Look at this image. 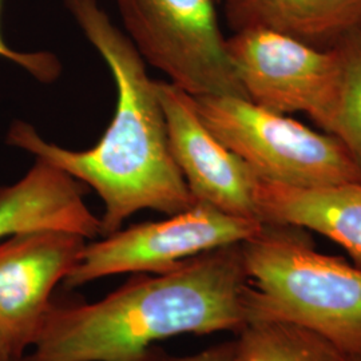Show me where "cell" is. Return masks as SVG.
Listing matches in <instances>:
<instances>
[{
	"label": "cell",
	"mask_w": 361,
	"mask_h": 361,
	"mask_svg": "<svg viewBox=\"0 0 361 361\" xmlns=\"http://www.w3.org/2000/svg\"><path fill=\"white\" fill-rule=\"evenodd\" d=\"M1 4V0H0ZM0 56L20 66L40 82H52L61 74V63L50 52H19L8 47L0 34Z\"/></svg>",
	"instance_id": "9a60e30c"
},
{
	"label": "cell",
	"mask_w": 361,
	"mask_h": 361,
	"mask_svg": "<svg viewBox=\"0 0 361 361\" xmlns=\"http://www.w3.org/2000/svg\"><path fill=\"white\" fill-rule=\"evenodd\" d=\"M256 204L262 224L319 233L347 250L361 267V183L296 189L259 180Z\"/></svg>",
	"instance_id": "8fae6325"
},
{
	"label": "cell",
	"mask_w": 361,
	"mask_h": 361,
	"mask_svg": "<svg viewBox=\"0 0 361 361\" xmlns=\"http://www.w3.org/2000/svg\"><path fill=\"white\" fill-rule=\"evenodd\" d=\"M347 361H361L359 359H352V357H348V360Z\"/></svg>",
	"instance_id": "ac0fdd59"
},
{
	"label": "cell",
	"mask_w": 361,
	"mask_h": 361,
	"mask_svg": "<svg viewBox=\"0 0 361 361\" xmlns=\"http://www.w3.org/2000/svg\"><path fill=\"white\" fill-rule=\"evenodd\" d=\"M44 229L75 233L89 241L101 235V219L87 207L79 180L35 158L16 183L0 186V241Z\"/></svg>",
	"instance_id": "30bf717a"
},
{
	"label": "cell",
	"mask_w": 361,
	"mask_h": 361,
	"mask_svg": "<svg viewBox=\"0 0 361 361\" xmlns=\"http://www.w3.org/2000/svg\"><path fill=\"white\" fill-rule=\"evenodd\" d=\"M243 253L247 324H292L361 360L360 265L324 255L308 231L280 224H262Z\"/></svg>",
	"instance_id": "3957f363"
},
{
	"label": "cell",
	"mask_w": 361,
	"mask_h": 361,
	"mask_svg": "<svg viewBox=\"0 0 361 361\" xmlns=\"http://www.w3.org/2000/svg\"><path fill=\"white\" fill-rule=\"evenodd\" d=\"M232 361H347L323 337L292 324H246L233 340Z\"/></svg>",
	"instance_id": "4fadbf2b"
},
{
	"label": "cell",
	"mask_w": 361,
	"mask_h": 361,
	"mask_svg": "<svg viewBox=\"0 0 361 361\" xmlns=\"http://www.w3.org/2000/svg\"><path fill=\"white\" fill-rule=\"evenodd\" d=\"M214 1H216V3H217V4H221V1H222V0H214Z\"/></svg>",
	"instance_id": "d6986e66"
},
{
	"label": "cell",
	"mask_w": 361,
	"mask_h": 361,
	"mask_svg": "<svg viewBox=\"0 0 361 361\" xmlns=\"http://www.w3.org/2000/svg\"><path fill=\"white\" fill-rule=\"evenodd\" d=\"M261 228L257 219L234 217L195 202L165 219L121 228L86 244L63 285L75 289L116 274L168 271L209 250L245 243Z\"/></svg>",
	"instance_id": "52a82bcc"
},
{
	"label": "cell",
	"mask_w": 361,
	"mask_h": 361,
	"mask_svg": "<svg viewBox=\"0 0 361 361\" xmlns=\"http://www.w3.org/2000/svg\"><path fill=\"white\" fill-rule=\"evenodd\" d=\"M143 61L194 98L247 99L228 51L214 0H116Z\"/></svg>",
	"instance_id": "5b68a950"
},
{
	"label": "cell",
	"mask_w": 361,
	"mask_h": 361,
	"mask_svg": "<svg viewBox=\"0 0 361 361\" xmlns=\"http://www.w3.org/2000/svg\"><path fill=\"white\" fill-rule=\"evenodd\" d=\"M243 243L162 273H138L94 302L52 301L20 361H143L182 335L238 334L247 324Z\"/></svg>",
	"instance_id": "7a4b0ae2"
},
{
	"label": "cell",
	"mask_w": 361,
	"mask_h": 361,
	"mask_svg": "<svg viewBox=\"0 0 361 361\" xmlns=\"http://www.w3.org/2000/svg\"><path fill=\"white\" fill-rule=\"evenodd\" d=\"M87 240L63 231L20 233L0 241V345L20 361Z\"/></svg>",
	"instance_id": "ba28073f"
},
{
	"label": "cell",
	"mask_w": 361,
	"mask_h": 361,
	"mask_svg": "<svg viewBox=\"0 0 361 361\" xmlns=\"http://www.w3.org/2000/svg\"><path fill=\"white\" fill-rule=\"evenodd\" d=\"M233 340L213 345L210 348L204 349L192 356L180 357L174 361H232Z\"/></svg>",
	"instance_id": "2e32d148"
},
{
	"label": "cell",
	"mask_w": 361,
	"mask_h": 361,
	"mask_svg": "<svg viewBox=\"0 0 361 361\" xmlns=\"http://www.w3.org/2000/svg\"><path fill=\"white\" fill-rule=\"evenodd\" d=\"M85 38L114 78L116 106L102 138L87 150L46 141L34 126L15 122L10 145L23 149L90 186L104 202L101 235L119 231L141 210L166 216L195 204L169 143L157 85L129 37L111 22L98 0H63Z\"/></svg>",
	"instance_id": "6da1fadb"
},
{
	"label": "cell",
	"mask_w": 361,
	"mask_h": 361,
	"mask_svg": "<svg viewBox=\"0 0 361 361\" xmlns=\"http://www.w3.org/2000/svg\"><path fill=\"white\" fill-rule=\"evenodd\" d=\"M341 62V99L334 137L347 146L361 166V25L335 46Z\"/></svg>",
	"instance_id": "5bb4252c"
},
{
	"label": "cell",
	"mask_w": 361,
	"mask_h": 361,
	"mask_svg": "<svg viewBox=\"0 0 361 361\" xmlns=\"http://www.w3.org/2000/svg\"><path fill=\"white\" fill-rule=\"evenodd\" d=\"M0 361H16L7 353V350L0 345Z\"/></svg>",
	"instance_id": "e0dca14e"
},
{
	"label": "cell",
	"mask_w": 361,
	"mask_h": 361,
	"mask_svg": "<svg viewBox=\"0 0 361 361\" xmlns=\"http://www.w3.org/2000/svg\"><path fill=\"white\" fill-rule=\"evenodd\" d=\"M228 51L250 102L277 114L301 113L334 134L341 99V62L323 50L268 30L228 37Z\"/></svg>",
	"instance_id": "8992f818"
},
{
	"label": "cell",
	"mask_w": 361,
	"mask_h": 361,
	"mask_svg": "<svg viewBox=\"0 0 361 361\" xmlns=\"http://www.w3.org/2000/svg\"><path fill=\"white\" fill-rule=\"evenodd\" d=\"M232 32L268 30L329 50L361 25V0H222Z\"/></svg>",
	"instance_id": "7c38bea8"
},
{
	"label": "cell",
	"mask_w": 361,
	"mask_h": 361,
	"mask_svg": "<svg viewBox=\"0 0 361 361\" xmlns=\"http://www.w3.org/2000/svg\"><path fill=\"white\" fill-rule=\"evenodd\" d=\"M194 106L221 142L259 180L296 189L361 183V166L334 135L237 97H197Z\"/></svg>",
	"instance_id": "277c9868"
},
{
	"label": "cell",
	"mask_w": 361,
	"mask_h": 361,
	"mask_svg": "<svg viewBox=\"0 0 361 361\" xmlns=\"http://www.w3.org/2000/svg\"><path fill=\"white\" fill-rule=\"evenodd\" d=\"M155 85L171 153L195 202L259 221L256 173L207 129L192 95L169 80H155Z\"/></svg>",
	"instance_id": "9c48e42d"
}]
</instances>
